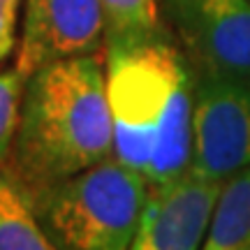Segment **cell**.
<instances>
[{
	"label": "cell",
	"instance_id": "11",
	"mask_svg": "<svg viewBox=\"0 0 250 250\" xmlns=\"http://www.w3.org/2000/svg\"><path fill=\"white\" fill-rule=\"evenodd\" d=\"M23 90H26V77L17 67L0 72V167L7 162L17 139Z\"/></svg>",
	"mask_w": 250,
	"mask_h": 250
},
{
	"label": "cell",
	"instance_id": "12",
	"mask_svg": "<svg viewBox=\"0 0 250 250\" xmlns=\"http://www.w3.org/2000/svg\"><path fill=\"white\" fill-rule=\"evenodd\" d=\"M17 46V9L0 2V62L7 61Z\"/></svg>",
	"mask_w": 250,
	"mask_h": 250
},
{
	"label": "cell",
	"instance_id": "5",
	"mask_svg": "<svg viewBox=\"0 0 250 250\" xmlns=\"http://www.w3.org/2000/svg\"><path fill=\"white\" fill-rule=\"evenodd\" d=\"M250 165V83L195 77L190 171L223 183Z\"/></svg>",
	"mask_w": 250,
	"mask_h": 250
},
{
	"label": "cell",
	"instance_id": "9",
	"mask_svg": "<svg viewBox=\"0 0 250 250\" xmlns=\"http://www.w3.org/2000/svg\"><path fill=\"white\" fill-rule=\"evenodd\" d=\"M0 250H61L37 218L28 192L0 167Z\"/></svg>",
	"mask_w": 250,
	"mask_h": 250
},
{
	"label": "cell",
	"instance_id": "3",
	"mask_svg": "<svg viewBox=\"0 0 250 250\" xmlns=\"http://www.w3.org/2000/svg\"><path fill=\"white\" fill-rule=\"evenodd\" d=\"M61 250H127L148 204V183L118 158L28 195Z\"/></svg>",
	"mask_w": 250,
	"mask_h": 250
},
{
	"label": "cell",
	"instance_id": "8",
	"mask_svg": "<svg viewBox=\"0 0 250 250\" xmlns=\"http://www.w3.org/2000/svg\"><path fill=\"white\" fill-rule=\"evenodd\" d=\"M199 250H250V165L223 181Z\"/></svg>",
	"mask_w": 250,
	"mask_h": 250
},
{
	"label": "cell",
	"instance_id": "13",
	"mask_svg": "<svg viewBox=\"0 0 250 250\" xmlns=\"http://www.w3.org/2000/svg\"><path fill=\"white\" fill-rule=\"evenodd\" d=\"M2 5H7V7H12V9H19V2L21 0H0Z\"/></svg>",
	"mask_w": 250,
	"mask_h": 250
},
{
	"label": "cell",
	"instance_id": "4",
	"mask_svg": "<svg viewBox=\"0 0 250 250\" xmlns=\"http://www.w3.org/2000/svg\"><path fill=\"white\" fill-rule=\"evenodd\" d=\"M195 77L250 83V0H162Z\"/></svg>",
	"mask_w": 250,
	"mask_h": 250
},
{
	"label": "cell",
	"instance_id": "7",
	"mask_svg": "<svg viewBox=\"0 0 250 250\" xmlns=\"http://www.w3.org/2000/svg\"><path fill=\"white\" fill-rule=\"evenodd\" d=\"M223 183L192 171L151 190L142 225L127 250H199Z\"/></svg>",
	"mask_w": 250,
	"mask_h": 250
},
{
	"label": "cell",
	"instance_id": "10",
	"mask_svg": "<svg viewBox=\"0 0 250 250\" xmlns=\"http://www.w3.org/2000/svg\"><path fill=\"white\" fill-rule=\"evenodd\" d=\"M107 21V40H134L158 33L160 0H100Z\"/></svg>",
	"mask_w": 250,
	"mask_h": 250
},
{
	"label": "cell",
	"instance_id": "2",
	"mask_svg": "<svg viewBox=\"0 0 250 250\" xmlns=\"http://www.w3.org/2000/svg\"><path fill=\"white\" fill-rule=\"evenodd\" d=\"M114 155L104 51L49 62L26 79L12 146L14 179L28 195Z\"/></svg>",
	"mask_w": 250,
	"mask_h": 250
},
{
	"label": "cell",
	"instance_id": "1",
	"mask_svg": "<svg viewBox=\"0 0 250 250\" xmlns=\"http://www.w3.org/2000/svg\"><path fill=\"white\" fill-rule=\"evenodd\" d=\"M114 158L139 171L148 190L174 183L192 160L195 74L162 30L104 42Z\"/></svg>",
	"mask_w": 250,
	"mask_h": 250
},
{
	"label": "cell",
	"instance_id": "6",
	"mask_svg": "<svg viewBox=\"0 0 250 250\" xmlns=\"http://www.w3.org/2000/svg\"><path fill=\"white\" fill-rule=\"evenodd\" d=\"M107 42V21L100 0H26L17 70L23 77L49 62L98 54Z\"/></svg>",
	"mask_w": 250,
	"mask_h": 250
}]
</instances>
